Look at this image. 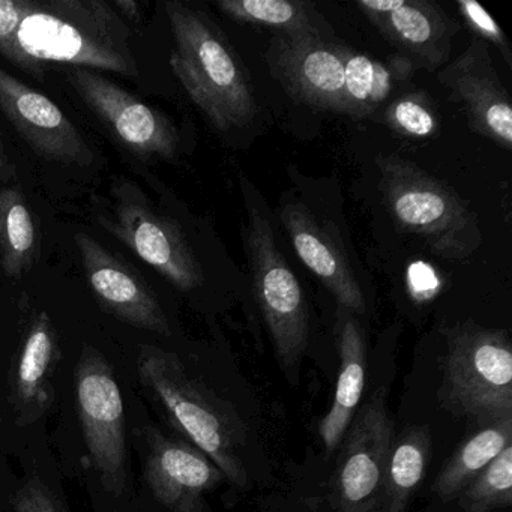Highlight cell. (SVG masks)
Returning <instances> with one entry per match:
<instances>
[{"label": "cell", "mask_w": 512, "mask_h": 512, "mask_svg": "<svg viewBox=\"0 0 512 512\" xmlns=\"http://www.w3.org/2000/svg\"><path fill=\"white\" fill-rule=\"evenodd\" d=\"M442 401L482 424L512 418V349L508 332L461 325L448 332Z\"/></svg>", "instance_id": "obj_7"}, {"label": "cell", "mask_w": 512, "mask_h": 512, "mask_svg": "<svg viewBox=\"0 0 512 512\" xmlns=\"http://www.w3.org/2000/svg\"><path fill=\"white\" fill-rule=\"evenodd\" d=\"M280 220L296 254L337 299L340 308L352 314L365 313V298L346 254L328 230L302 203L281 206Z\"/></svg>", "instance_id": "obj_17"}, {"label": "cell", "mask_w": 512, "mask_h": 512, "mask_svg": "<svg viewBox=\"0 0 512 512\" xmlns=\"http://www.w3.org/2000/svg\"><path fill=\"white\" fill-rule=\"evenodd\" d=\"M383 119L392 131L412 139H427L439 128L430 95L422 91L407 92L395 98L386 107Z\"/></svg>", "instance_id": "obj_25"}, {"label": "cell", "mask_w": 512, "mask_h": 512, "mask_svg": "<svg viewBox=\"0 0 512 512\" xmlns=\"http://www.w3.org/2000/svg\"><path fill=\"white\" fill-rule=\"evenodd\" d=\"M457 8L464 25L475 35L473 38L484 41L488 46H496L502 52L508 67L512 68V50L508 38L490 13L473 0H458Z\"/></svg>", "instance_id": "obj_27"}, {"label": "cell", "mask_w": 512, "mask_h": 512, "mask_svg": "<svg viewBox=\"0 0 512 512\" xmlns=\"http://www.w3.org/2000/svg\"><path fill=\"white\" fill-rule=\"evenodd\" d=\"M338 461L335 491L343 512H371L382 490L392 442V421L382 395L362 407L349 427Z\"/></svg>", "instance_id": "obj_12"}, {"label": "cell", "mask_w": 512, "mask_h": 512, "mask_svg": "<svg viewBox=\"0 0 512 512\" xmlns=\"http://www.w3.org/2000/svg\"><path fill=\"white\" fill-rule=\"evenodd\" d=\"M103 224L179 290L190 292L202 286V266L181 230L169 218L152 211L134 191H121L112 220Z\"/></svg>", "instance_id": "obj_9"}, {"label": "cell", "mask_w": 512, "mask_h": 512, "mask_svg": "<svg viewBox=\"0 0 512 512\" xmlns=\"http://www.w3.org/2000/svg\"><path fill=\"white\" fill-rule=\"evenodd\" d=\"M463 512H490L512 502V446H506L460 494Z\"/></svg>", "instance_id": "obj_24"}, {"label": "cell", "mask_w": 512, "mask_h": 512, "mask_svg": "<svg viewBox=\"0 0 512 512\" xmlns=\"http://www.w3.org/2000/svg\"><path fill=\"white\" fill-rule=\"evenodd\" d=\"M512 418L485 425L470 436L452 455L433 484V491L442 502L460 496L473 479L511 445Z\"/></svg>", "instance_id": "obj_21"}, {"label": "cell", "mask_w": 512, "mask_h": 512, "mask_svg": "<svg viewBox=\"0 0 512 512\" xmlns=\"http://www.w3.org/2000/svg\"><path fill=\"white\" fill-rule=\"evenodd\" d=\"M359 10L404 58L428 68L445 64L458 26L428 0H359Z\"/></svg>", "instance_id": "obj_14"}, {"label": "cell", "mask_w": 512, "mask_h": 512, "mask_svg": "<svg viewBox=\"0 0 512 512\" xmlns=\"http://www.w3.org/2000/svg\"><path fill=\"white\" fill-rule=\"evenodd\" d=\"M224 16L245 25L274 29L286 37L328 38L329 26L313 5L301 0H218Z\"/></svg>", "instance_id": "obj_20"}, {"label": "cell", "mask_w": 512, "mask_h": 512, "mask_svg": "<svg viewBox=\"0 0 512 512\" xmlns=\"http://www.w3.org/2000/svg\"><path fill=\"white\" fill-rule=\"evenodd\" d=\"M58 340L52 320L40 313L32 320L13 374V401L22 424L47 412L53 401V370Z\"/></svg>", "instance_id": "obj_18"}, {"label": "cell", "mask_w": 512, "mask_h": 512, "mask_svg": "<svg viewBox=\"0 0 512 512\" xmlns=\"http://www.w3.org/2000/svg\"><path fill=\"white\" fill-rule=\"evenodd\" d=\"M16 512H61L55 497L49 488L40 481L32 479L17 494Z\"/></svg>", "instance_id": "obj_28"}, {"label": "cell", "mask_w": 512, "mask_h": 512, "mask_svg": "<svg viewBox=\"0 0 512 512\" xmlns=\"http://www.w3.org/2000/svg\"><path fill=\"white\" fill-rule=\"evenodd\" d=\"M28 10V0H0V55L26 73L43 79L44 67L20 49L17 35Z\"/></svg>", "instance_id": "obj_26"}, {"label": "cell", "mask_w": 512, "mask_h": 512, "mask_svg": "<svg viewBox=\"0 0 512 512\" xmlns=\"http://www.w3.org/2000/svg\"><path fill=\"white\" fill-rule=\"evenodd\" d=\"M76 244L92 292L110 314L137 328L170 334L160 302L139 274L86 233L76 236Z\"/></svg>", "instance_id": "obj_15"}, {"label": "cell", "mask_w": 512, "mask_h": 512, "mask_svg": "<svg viewBox=\"0 0 512 512\" xmlns=\"http://www.w3.org/2000/svg\"><path fill=\"white\" fill-rule=\"evenodd\" d=\"M431 437L425 428H410L392 442L383 476V491L389 512L406 511L413 491L430 466Z\"/></svg>", "instance_id": "obj_22"}, {"label": "cell", "mask_w": 512, "mask_h": 512, "mask_svg": "<svg viewBox=\"0 0 512 512\" xmlns=\"http://www.w3.org/2000/svg\"><path fill=\"white\" fill-rule=\"evenodd\" d=\"M449 100L461 104L470 128L500 148H512V106L491 58L490 46L472 38L458 58L439 74Z\"/></svg>", "instance_id": "obj_11"}, {"label": "cell", "mask_w": 512, "mask_h": 512, "mask_svg": "<svg viewBox=\"0 0 512 512\" xmlns=\"http://www.w3.org/2000/svg\"><path fill=\"white\" fill-rule=\"evenodd\" d=\"M175 38L170 67L193 103L220 133L247 127L257 115L250 74L226 35L200 11L167 2Z\"/></svg>", "instance_id": "obj_2"}, {"label": "cell", "mask_w": 512, "mask_h": 512, "mask_svg": "<svg viewBox=\"0 0 512 512\" xmlns=\"http://www.w3.org/2000/svg\"><path fill=\"white\" fill-rule=\"evenodd\" d=\"M0 112L28 145L46 160L89 166L91 148L49 97L40 94L0 68Z\"/></svg>", "instance_id": "obj_13"}, {"label": "cell", "mask_w": 512, "mask_h": 512, "mask_svg": "<svg viewBox=\"0 0 512 512\" xmlns=\"http://www.w3.org/2000/svg\"><path fill=\"white\" fill-rule=\"evenodd\" d=\"M77 407L95 470L110 493L127 484L124 400L113 368L94 347H85L77 368Z\"/></svg>", "instance_id": "obj_8"}, {"label": "cell", "mask_w": 512, "mask_h": 512, "mask_svg": "<svg viewBox=\"0 0 512 512\" xmlns=\"http://www.w3.org/2000/svg\"><path fill=\"white\" fill-rule=\"evenodd\" d=\"M376 163L398 230L418 236L443 259L464 260L478 250V218L448 184L397 155H380Z\"/></svg>", "instance_id": "obj_5"}, {"label": "cell", "mask_w": 512, "mask_h": 512, "mask_svg": "<svg viewBox=\"0 0 512 512\" xmlns=\"http://www.w3.org/2000/svg\"><path fill=\"white\" fill-rule=\"evenodd\" d=\"M20 49L37 64L137 76L131 32L103 0H28L17 35Z\"/></svg>", "instance_id": "obj_3"}, {"label": "cell", "mask_w": 512, "mask_h": 512, "mask_svg": "<svg viewBox=\"0 0 512 512\" xmlns=\"http://www.w3.org/2000/svg\"><path fill=\"white\" fill-rule=\"evenodd\" d=\"M139 374L143 385L160 401L170 421L202 451L224 478L245 488L248 473L241 457L245 439L241 421L191 377L173 353L142 347Z\"/></svg>", "instance_id": "obj_4"}, {"label": "cell", "mask_w": 512, "mask_h": 512, "mask_svg": "<svg viewBox=\"0 0 512 512\" xmlns=\"http://www.w3.org/2000/svg\"><path fill=\"white\" fill-rule=\"evenodd\" d=\"M145 479L155 499L170 512H202L203 494L221 484L224 475L199 449L154 431Z\"/></svg>", "instance_id": "obj_16"}, {"label": "cell", "mask_w": 512, "mask_h": 512, "mask_svg": "<svg viewBox=\"0 0 512 512\" xmlns=\"http://www.w3.org/2000/svg\"><path fill=\"white\" fill-rule=\"evenodd\" d=\"M340 373L328 415L320 421L319 434L326 451L332 452L352 424L365 386L367 347L364 332L352 313L340 308Z\"/></svg>", "instance_id": "obj_19"}, {"label": "cell", "mask_w": 512, "mask_h": 512, "mask_svg": "<svg viewBox=\"0 0 512 512\" xmlns=\"http://www.w3.org/2000/svg\"><path fill=\"white\" fill-rule=\"evenodd\" d=\"M248 224L245 250L253 275L254 295L281 365L298 367L308 341V310L301 284L278 250L271 223L257 205V191L242 179Z\"/></svg>", "instance_id": "obj_6"}, {"label": "cell", "mask_w": 512, "mask_h": 512, "mask_svg": "<svg viewBox=\"0 0 512 512\" xmlns=\"http://www.w3.org/2000/svg\"><path fill=\"white\" fill-rule=\"evenodd\" d=\"M13 179H16V167L11 163L7 149H5L4 140L0 137V190L5 188L4 185H7Z\"/></svg>", "instance_id": "obj_29"}, {"label": "cell", "mask_w": 512, "mask_h": 512, "mask_svg": "<svg viewBox=\"0 0 512 512\" xmlns=\"http://www.w3.org/2000/svg\"><path fill=\"white\" fill-rule=\"evenodd\" d=\"M266 64L293 100L352 118H368L415 74L403 55L386 61L362 55L329 38L275 35Z\"/></svg>", "instance_id": "obj_1"}, {"label": "cell", "mask_w": 512, "mask_h": 512, "mask_svg": "<svg viewBox=\"0 0 512 512\" xmlns=\"http://www.w3.org/2000/svg\"><path fill=\"white\" fill-rule=\"evenodd\" d=\"M37 254V227L16 188L0 190V265L11 278L31 269Z\"/></svg>", "instance_id": "obj_23"}, {"label": "cell", "mask_w": 512, "mask_h": 512, "mask_svg": "<svg viewBox=\"0 0 512 512\" xmlns=\"http://www.w3.org/2000/svg\"><path fill=\"white\" fill-rule=\"evenodd\" d=\"M68 80L89 109L137 155L172 158L178 151V133L163 113L97 71L74 68Z\"/></svg>", "instance_id": "obj_10"}, {"label": "cell", "mask_w": 512, "mask_h": 512, "mask_svg": "<svg viewBox=\"0 0 512 512\" xmlns=\"http://www.w3.org/2000/svg\"><path fill=\"white\" fill-rule=\"evenodd\" d=\"M112 7L115 8L119 16H124L125 19L133 20V22L140 20L139 4L134 0H115Z\"/></svg>", "instance_id": "obj_30"}]
</instances>
